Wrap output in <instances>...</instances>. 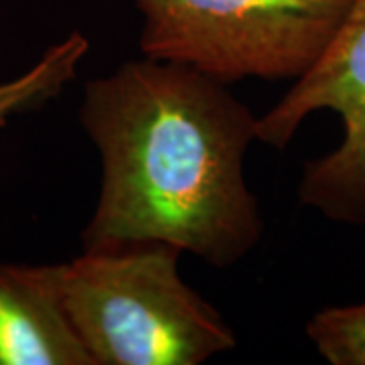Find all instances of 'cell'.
Listing matches in <instances>:
<instances>
[{
	"instance_id": "6da1fadb",
	"label": "cell",
	"mask_w": 365,
	"mask_h": 365,
	"mask_svg": "<svg viewBox=\"0 0 365 365\" xmlns=\"http://www.w3.org/2000/svg\"><path fill=\"white\" fill-rule=\"evenodd\" d=\"M79 122L102 167L83 250L163 242L230 268L260 244L244 173L258 116L230 86L143 57L83 86Z\"/></svg>"
},
{
	"instance_id": "7a4b0ae2",
	"label": "cell",
	"mask_w": 365,
	"mask_h": 365,
	"mask_svg": "<svg viewBox=\"0 0 365 365\" xmlns=\"http://www.w3.org/2000/svg\"><path fill=\"white\" fill-rule=\"evenodd\" d=\"M181 250L134 242L59 264L61 297L93 365H201L235 333L179 272Z\"/></svg>"
},
{
	"instance_id": "3957f363",
	"label": "cell",
	"mask_w": 365,
	"mask_h": 365,
	"mask_svg": "<svg viewBox=\"0 0 365 365\" xmlns=\"http://www.w3.org/2000/svg\"><path fill=\"white\" fill-rule=\"evenodd\" d=\"M143 57L195 69L225 86L309 73L351 0H132Z\"/></svg>"
},
{
	"instance_id": "277c9868",
	"label": "cell",
	"mask_w": 365,
	"mask_h": 365,
	"mask_svg": "<svg viewBox=\"0 0 365 365\" xmlns=\"http://www.w3.org/2000/svg\"><path fill=\"white\" fill-rule=\"evenodd\" d=\"M317 112L341 120L343 138L327 155L304 163L300 205L331 222L365 225V0H351L323 57L256 122V140L287 148Z\"/></svg>"
},
{
	"instance_id": "5b68a950",
	"label": "cell",
	"mask_w": 365,
	"mask_h": 365,
	"mask_svg": "<svg viewBox=\"0 0 365 365\" xmlns=\"http://www.w3.org/2000/svg\"><path fill=\"white\" fill-rule=\"evenodd\" d=\"M0 365H93L66 311L59 264H0Z\"/></svg>"
},
{
	"instance_id": "8992f818",
	"label": "cell",
	"mask_w": 365,
	"mask_h": 365,
	"mask_svg": "<svg viewBox=\"0 0 365 365\" xmlns=\"http://www.w3.org/2000/svg\"><path fill=\"white\" fill-rule=\"evenodd\" d=\"M88 51V37L73 31L57 45H51L23 76L0 83V128H4L11 118L39 110L55 100L69 81L78 78L79 66Z\"/></svg>"
},
{
	"instance_id": "52a82bcc",
	"label": "cell",
	"mask_w": 365,
	"mask_h": 365,
	"mask_svg": "<svg viewBox=\"0 0 365 365\" xmlns=\"http://www.w3.org/2000/svg\"><path fill=\"white\" fill-rule=\"evenodd\" d=\"M307 337L331 365H365V300L314 313Z\"/></svg>"
}]
</instances>
